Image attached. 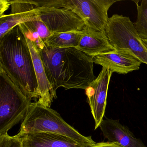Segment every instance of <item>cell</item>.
Here are the masks:
<instances>
[{
	"label": "cell",
	"instance_id": "obj_1",
	"mask_svg": "<svg viewBox=\"0 0 147 147\" xmlns=\"http://www.w3.org/2000/svg\"><path fill=\"white\" fill-rule=\"evenodd\" d=\"M53 90L64 88L86 90L96 79L92 57L75 48H53L45 45L39 53Z\"/></svg>",
	"mask_w": 147,
	"mask_h": 147
},
{
	"label": "cell",
	"instance_id": "obj_2",
	"mask_svg": "<svg viewBox=\"0 0 147 147\" xmlns=\"http://www.w3.org/2000/svg\"><path fill=\"white\" fill-rule=\"evenodd\" d=\"M0 67L29 100L39 98L32 57L19 25L0 38Z\"/></svg>",
	"mask_w": 147,
	"mask_h": 147
},
{
	"label": "cell",
	"instance_id": "obj_3",
	"mask_svg": "<svg viewBox=\"0 0 147 147\" xmlns=\"http://www.w3.org/2000/svg\"><path fill=\"white\" fill-rule=\"evenodd\" d=\"M48 132L68 137L84 147H90L96 143L91 136H86L65 122L56 111L31 102L23 120L17 136L26 133Z\"/></svg>",
	"mask_w": 147,
	"mask_h": 147
},
{
	"label": "cell",
	"instance_id": "obj_4",
	"mask_svg": "<svg viewBox=\"0 0 147 147\" xmlns=\"http://www.w3.org/2000/svg\"><path fill=\"white\" fill-rule=\"evenodd\" d=\"M31 103L0 67V137L24 120Z\"/></svg>",
	"mask_w": 147,
	"mask_h": 147
},
{
	"label": "cell",
	"instance_id": "obj_5",
	"mask_svg": "<svg viewBox=\"0 0 147 147\" xmlns=\"http://www.w3.org/2000/svg\"><path fill=\"white\" fill-rule=\"evenodd\" d=\"M105 31L114 49L129 50L147 65V49L129 18L113 14L109 18Z\"/></svg>",
	"mask_w": 147,
	"mask_h": 147
},
{
	"label": "cell",
	"instance_id": "obj_6",
	"mask_svg": "<svg viewBox=\"0 0 147 147\" xmlns=\"http://www.w3.org/2000/svg\"><path fill=\"white\" fill-rule=\"evenodd\" d=\"M118 1L62 0L61 8L68 9L78 15L86 27L97 31L105 30L109 18V9Z\"/></svg>",
	"mask_w": 147,
	"mask_h": 147
},
{
	"label": "cell",
	"instance_id": "obj_7",
	"mask_svg": "<svg viewBox=\"0 0 147 147\" xmlns=\"http://www.w3.org/2000/svg\"><path fill=\"white\" fill-rule=\"evenodd\" d=\"M38 8L40 20L53 34L81 31L86 27L78 15L68 9L49 7Z\"/></svg>",
	"mask_w": 147,
	"mask_h": 147
},
{
	"label": "cell",
	"instance_id": "obj_8",
	"mask_svg": "<svg viewBox=\"0 0 147 147\" xmlns=\"http://www.w3.org/2000/svg\"><path fill=\"white\" fill-rule=\"evenodd\" d=\"M112 74L109 69L102 67L98 77L85 90L95 122V129L99 127L105 116L108 87Z\"/></svg>",
	"mask_w": 147,
	"mask_h": 147
},
{
	"label": "cell",
	"instance_id": "obj_9",
	"mask_svg": "<svg viewBox=\"0 0 147 147\" xmlns=\"http://www.w3.org/2000/svg\"><path fill=\"white\" fill-rule=\"evenodd\" d=\"M92 58L94 63L119 74L138 70L142 63L130 50L125 49H115L100 53Z\"/></svg>",
	"mask_w": 147,
	"mask_h": 147
},
{
	"label": "cell",
	"instance_id": "obj_10",
	"mask_svg": "<svg viewBox=\"0 0 147 147\" xmlns=\"http://www.w3.org/2000/svg\"><path fill=\"white\" fill-rule=\"evenodd\" d=\"M11 2V13L0 17V38L16 26L39 18L37 7L30 1L14 0Z\"/></svg>",
	"mask_w": 147,
	"mask_h": 147
},
{
	"label": "cell",
	"instance_id": "obj_11",
	"mask_svg": "<svg viewBox=\"0 0 147 147\" xmlns=\"http://www.w3.org/2000/svg\"><path fill=\"white\" fill-rule=\"evenodd\" d=\"M99 127L108 142L117 143L123 147H147L119 119H103Z\"/></svg>",
	"mask_w": 147,
	"mask_h": 147
},
{
	"label": "cell",
	"instance_id": "obj_12",
	"mask_svg": "<svg viewBox=\"0 0 147 147\" xmlns=\"http://www.w3.org/2000/svg\"><path fill=\"white\" fill-rule=\"evenodd\" d=\"M26 40L32 57L38 85L39 98L37 102L41 105L50 107L54 99L57 98L56 92L48 80L39 52L30 40L27 38Z\"/></svg>",
	"mask_w": 147,
	"mask_h": 147
},
{
	"label": "cell",
	"instance_id": "obj_13",
	"mask_svg": "<svg viewBox=\"0 0 147 147\" xmlns=\"http://www.w3.org/2000/svg\"><path fill=\"white\" fill-rule=\"evenodd\" d=\"M18 136L24 147H84L70 138L51 132L26 133Z\"/></svg>",
	"mask_w": 147,
	"mask_h": 147
},
{
	"label": "cell",
	"instance_id": "obj_14",
	"mask_svg": "<svg viewBox=\"0 0 147 147\" xmlns=\"http://www.w3.org/2000/svg\"><path fill=\"white\" fill-rule=\"evenodd\" d=\"M81 32L80 39L76 49L89 56L93 57L100 53L115 49L105 30L97 31L86 27Z\"/></svg>",
	"mask_w": 147,
	"mask_h": 147
},
{
	"label": "cell",
	"instance_id": "obj_15",
	"mask_svg": "<svg viewBox=\"0 0 147 147\" xmlns=\"http://www.w3.org/2000/svg\"><path fill=\"white\" fill-rule=\"evenodd\" d=\"M81 32L54 33L45 41V45L53 48H76L81 38Z\"/></svg>",
	"mask_w": 147,
	"mask_h": 147
},
{
	"label": "cell",
	"instance_id": "obj_16",
	"mask_svg": "<svg viewBox=\"0 0 147 147\" xmlns=\"http://www.w3.org/2000/svg\"><path fill=\"white\" fill-rule=\"evenodd\" d=\"M137 5V19L133 23L136 30L142 39L147 40V0H143L141 4L135 1Z\"/></svg>",
	"mask_w": 147,
	"mask_h": 147
},
{
	"label": "cell",
	"instance_id": "obj_17",
	"mask_svg": "<svg viewBox=\"0 0 147 147\" xmlns=\"http://www.w3.org/2000/svg\"><path fill=\"white\" fill-rule=\"evenodd\" d=\"M0 147H24L22 140L17 135L11 136L8 134L0 137Z\"/></svg>",
	"mask_w": 147,
	"mask_h": 147
},
{
	"label": "cell",
	"instance_id": "obj_18",
	"mask_svg": "<svg viewBox=\"0 0 147 147\" xmlns=\"http://www.w3.org/2000/svg\"><path fill=\"white\" fill-rule=\"evenodd\" d=\"M11 1H6V0H0V17L3 16L5 11L9 8V7L11 5Z\"/></svg>",
	"mask_w": 147,
	"mask_h": 147
},
{
	"label": "cell",
	"instance_id": "obj_19",
	"mask_svg": "<svg viewBox=\"0 0 147 147\" xmlns=\"http://www.w3.org/2000/svg\"><path fill=\"white\" fill-rule=\"evenodd\" d=\"M142 40L143 43L144 45L145 46V48L147 49V39H142Z\"/></svg>",
	"mask_w": 147,
	"mask_h": 147
}]
</instances>
